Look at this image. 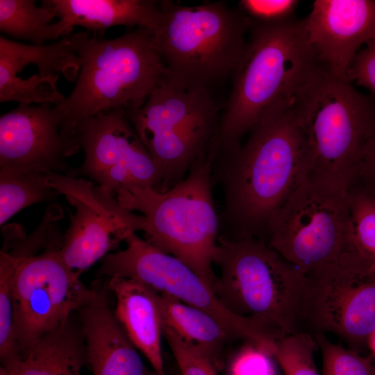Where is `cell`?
Listing matches in <instances>:
<instances>
[{
    "label": "cell",
    "instance_id": "obj_1",
    "mask_svg": "<svg viewBox=\"0 0 375 375\" xmlns=\"http://www.w3.org/2000/svg\"><path fill=\"white\" fill-rule=\"evenodd\" d=\"M249 133L212 163L223 194L219 235L264 241L272 217L308 176L307 155L292 105L269 110Z\"/></svg>",
    "mask_w": 375,
    "mask_h": 375
},
{
    "label": "cell",
    "instance_id": "obj_2",
    "mask_svg": "<svg viewBox=\"0 0 375 375\" xmlns=\"http://www.w3.org/2000/svg\"><path fill=\"white\" fill-rule=\"evenodd\" d=\"M249 31L208 149L213 161L237 149L242 138L267 112L291 105L322 67L308 42L302 19L251 24Z\"/></svg>",
    "mask_w": 375,
    "mask_h": 375
},
{
    "label": "cell",
    "instance_id": "obj_3",
    "mask_svg": "<svg viewBox=\"0 0 375 375\" xmlns=\"http://www.w3.org/2000/svg\"><path fill=\"white\" fill-rule=\"evenodd\" d=\"M212 184V160L207 152L167 191L132 187L116 194L122 208L142 215V231L149 243L182 261L212 288L219 236Z\"/></svg>",
    "mask_w": 375,
    "mask_h": 375
},
{
    "label": "cell",
    "instance_id": "obj_4",
    "mask_svg": "<svg viewBox=\"0 0 375 375\" xmlns=\"http://www.w3.org/2000/svg\"><path fill=\"white\" fill-rule=\"evenodd\" d=\"M162 11L152 44L165 67V76L183 87L215 93L236 68L247 44L249 23L225 1L185 6L159 1Z\"/></svg>",
    "mask_w": 375,
    "mask_h": 375
},
{
    "label": "cell",
    "instance_id": "obj_5",
    "mask_svg": "<svg viewBox=\"0 0 375 375\" xmlns=\"http://www.w3.org/2000/svg\"><path fill=\"white\" fill-rule=\"evenodd\" d=\"M212 289L225 308L276 340L299 333L306 274L265 241L219 235Z\"/></svg>",
    "mask_w": 375,
    "mask_h": 375
},
{
    "label": "cell",
    "instance_id": "obj_6",
    "mask_svg": "<svg viewBox=\"0 0 375 375\" xmlns=\"http://www.w3.org/2000/svg\"><path fill=\"white\" fill-rule=\"evenodd\" d=\"M153 31L138 27L114 39L87 36L80 44L76 85L56 105L65 126L76 133L81 121L100 112L140 108L165 73L152 44Z\"/></svg>",
    "mask_w": 375,
    "mask_h": 375
},
{
    "label": "cell",
    "instance_id": "obj_7",
    "mask_svg": "<svg viewBox=\"0 0 375 375\" xmlns=\"http://www.w3.org/2000/svg\"><path fill=\"white\" fill-rule=\"evenodd\" d=\"M305 144L308 176L348 185L375 133V99L322 67L292 103Z\"/></svg>",
    "mask_w": 375,
    "mask_h": 375
},
{
    "label": "cell",
    "instance_id": "obj_8",
    "mask_svg": "<svg viewBox=\"0 0 375 375\" xmlns=\"http://www.w3.org/2000/svg\"><path fill=\"white\" fill-rule=\"evenodd\" d=\"M224 106L214 92L181 86L163 75L142 107L125 112L161 173L162 192L207 153Z\"/></svg>",
    "mask_w": 375,
    "mask_h": 375
},
{
    "label": "cell",
    "instance_id": "obj_9",
    "mask_svg": "<svg viewBox=\"0 0 375 375\" xmlns=\"http://www.w3.org/2000/svg\"><path fill=\"white\" fill-rule=\"evenodd\" d=\"M348 185L307 176L269 222L266 243L304 274L349 247Z\"/></svg>",
    "mask_w": 375,
    "mask_h": 375
},
{
    "label": "cell",
    "instance_id": "obj_10",
    "mask_svg": "<svg viewBox=\"0 0 375 375\" xmlns=\"http://www.w3.org/2000/svg\"><path fill=\"white\" fill-rule=\"evenodd\" d=\"M306 274L299 333H333L359 352L375 331V269L347 253Z\"/></svg>",
    "mask_w": 375,
    "mask_h": 375
},
{
    "label": "cell",
    "instance_id": "obj_11",
    "mask_svg": "<svg viewBox=\"0 0 375 375\" xmlns=\"http://www.w3.org/2000/svg\"><path fill=\"white\" fill-rule=\"evenodd\" d=\"M60 248L27 254L1 250L13 268L14 326L21 356L96 295L97 288L85 286L79 277L81 273L63 261Z\"/></svg>",
    "mask_w": 375,
    "mask_h": 375
},
{
    "label": "cell",
    "instance_id": "obj_12",
    "mask_svg": "<svg viewBox=\"0 0 375 375\" xmlns=\"http://www.w3.org/2000/svg\"><path fill=\"white\" fill-rule=\"evenodd\" d=\"M126 248L105 256L97 271L99 277H124L137 280L159 293L212 315L235 337L272 356L275 340L251 321L239 317L220 301L212 288L176 257L156 248L135 233L124 241Z\"/></svg>",
    "mask_w": 375,
    "mask_h": 375
},
{
    "label": "cell",
    "instance_id": "obj_13",
    "mask_svg": "<svg viewBox=\"0 0 375 375\" xmlns=\"http://www.w3.org/2000/svg\"><path fill=\"white\" fill-rule=\"evenodd\" d=\"M47 176L50 185L75 209L59 249L69 268L82 273L142 231V215L122 208L108 189L83 178L55 172Z\"/></svg>",
    "mask_w": 375,
    "mask_h": 375
},
{
    "label": "cell",
    "instance_id": "obj_14",
    "mask_svg": "<svg viewBox=\"0 0 375 375\" xmlns=\"http://www.w3.org/2000/svg\"><path fill=\"white\" fill-rule=\"evenodd\" d=\"M81 147L56 105L19 103L0 117V171L68 174Z\"/></svg>",
    "mask_w": 375,
    "mask_h": 375
},
{
    "label": "cell",
    "instance_id": "obj_15",
    "mask_svg": "<svg viewBox=\"0 0 375 375\" xmlns=\"http://www.w3.org/2000/svg\"><path fill=\"white\" fill-rule=\"evenodd\" d=\"M302 22L320 65L348 81V71L360 48L375 39V1L316 0Z\"/></svg>",
    "mask_w": 375,
    "mask_h": 375
},
{
    "label": "cell",
    "instance_id": "obj_16",
    "mask_svg": "<svg viewBox=\"0 0 375 375\" xmlns=\"http://www.w3.org/2000/svg\"><path fill=\"white\" fill-rule=\"evenodd\" d=\"M78 311L92 375H158L148 369L112 310L108 283Z\"/></svg>",
    "mask_w": 375,
    "mask_h": 375
},
{
    "label": "cell",
    "instance_id": "obj_17",
    "mask_svg": "<svg viewBox=\"0 0 375 375\" xmlns=\"http://www.w3.org/2000/svg\"><path fill=\"white\" fill-rule=\"evenodd\" d=\"M76 134L85 158L81 166L67 175L85 176L103 186L124 169L135 131L125 111L111 110L81 121Z\"/></svg>",
    "mask_w": 375,
    "mask_h": 375
},
{
    "label": "cell",
    "instance_id": "obj_18",
    "mask_svg": "<svg viewBox=\"0 0 375 375\" xmlns=\"http://www.w3.org/2000/svg\"><path fill=\"white\" fill-rule=\"evenodd\" d=\"M107 283L117 299L115 315L128 337L158 375H166L158 292L133 278L114 276L109 278Z\"/></svg>",
    "mask_w": 375,
    "mask_h": 375
},
{
    "label": "cell",
    "instance_id": "obj_19",
    "mask_svg": "<svg viewBox=\"0 0 375 375\" xmlns=\"http://www.w3.org/2000/svg\"><path fill=\"white\" fill-rule=\"evenodd\" d=\"M42 4L56 12L61 36L72 34L75 26L102 34L115 26L147 28L159 26L162 11L153 0H45Z\"/></svg>",
    "mask_w": 375,
    "mask_h": 375
},
{
    "label": "cell",
    "instance_id": "obj_20",
    "mask_svg": "<svg viewBox=\"0 0 375 375\" xmlns=\"http://www.w3.org/2000/svg\"><path fill=\"white\" fill-rule=\"evenodd\" d=\"M88 365L85 340L79 323L71 317L41 337L7 375H81Z\"/></svg>",
    "mask_w": 375,
    "mask_h": 375
},
{
    "label": "cell",
    "instance_id": "obj_21",
    "mask_svg": "<svg viewBox=\"0 0 375 375\" xmlns=\"http://www.w3.org/2000/svg\"><path fill=\"white\" fill-rule=\"evenodd\" d=\"M158 302L162 322L221 369L229 344L239 340L235 335L210 314L169 294L158 292Z\"/></svg>",
    "mask_w": 375,
    "mask_h": 375
},
{
    "label": "cell",
    "instance_id": "obj_22",
    "mask_svg": "<svg viewBox=\"0 0 375 375\" xmlns=\"http://www.w3.org/2000/svg\"><path fill=\"white\" fill-rule=\"evenodd\" d=\"M89 31H79L46 45L26 44L0 37V77L17 76L25 67L35 65L40 77L62 74L76 81L81 66L78 49Z\"/></svg>",
    "mask_w": 375,
    "mask_h": 375
},
{
    "label": "cell",
    "instance_id": "obj_23",
    "mask_svg": "<svg viewBox=\"0 0 375 375\" xmlns=\"http://www.w3.org/2000/svg\"><path fill=\"white\" fill-rule=\"evenodd\" d=\"M57 17L52 8L34 0H0V30L15 38L42 45L45 41L61 36Z\"/></svg>",
    "mask_w": 375,
    "mask_h": 375
},
{
    "label": "cell",
    "instance_id": "obj_24",
    "mask_svg": "<svg viewBox=\"0 0 375 375\" xmlns=\"http://www.w3.org/2000/svg\"><path fill=\"white\" fill-rule=\"evenodd\" d=\"M60 194L48 181L47 174L0 171V224L21 210Z\"/></svg>",
    "mask_w": 375,
    "mask_h": 375
},
{
    "label": "cell",
    "instance_id": "obj_25",
    "mask_svg": "<svg viewBox=\"0 0 375 375\" xmlns=\"http://www.w3.org/2000/svg\"><path fill=\"white\" fill-rule=\"evenodd\" d=\"M348 198L350 233L347 253L358 256L375 269V197L349 185Z\"/></svg>",
    "mask_w": 375,
    "mask_h": 375
},
{
    "label": "cell",
    "instance_id": "obj_26",
    "mask_svg": "<svg viewBox=\"0 0 375 375\" xmlns=\"http://www.w3.org/2000/svg\"><path fill=\"white\" fill-rule=\"evenodd\" d=\"M12 274L10 259L0 252V359L5 368L15 365L22 358L14 326Z\"/></svg>",
    "mask_w": 375,
    "mask_h": 375
},
{
    "label": "cell",
    "instance_id": "obj_27",
    "mask_svg": "<svg viewBox=\"0 0 375 375\" xmlns=\"http://www.w3.org/2000/svg\"><path fill=\"white\" fill-rule=\"evenodd\" d=\"M58 78L59 75L40 77L38 74L28 78L18 76L0 77V102L58 105L65 99L56 88Z\"/></svg>",
    "mask_w": 375,
    "mask_h": 375
},
{
    "label": "cell",
    "instance_id": "obj_28",
    "mask_svg": "<svg viewBox=\"0 0 375 375\" xmlns=\"http://www.w3.org/2000/svg\"><path fill=\"white\" fill-rule=\"evenodd\" d=\"M317 347L315 339L310 335L290 334L275 341L273 357L285 375H319L313 357Z\"/></svg>",
    "mask_w": 375,
    "mask_h": 375
},
{
    "label": "cell",
    "instance_id": "obj_29",
    "mask_svg": "<svg viewBox=\"0 0 375 375\" xmlns=\"http://www.w3.org/2000/svg\"><path fill=\"white\" fill-rule=\"evenodd\" d=\"M321 349L323 360L322 375H374L375 365L369 358L359 352L335 344L325 334L313 336Z\"/></svg>",
    "mask_w": 375,
    "mask_h": 375
},
{
    "label": "cell",
    "instance_id": "obj_30",
    "mask_svg": "<svg viewBox=\"0 0 375 375\" xmlns=\"http://www.w3.org/2000/svg\"><path fill=\"white\" fill-rule=\"evenodd\" d=\"M296 0H241L238 9L251 24H274L294 19Z\"/></svg>",
    "mask_w": 375,
    "mask_h": 375
},
{
    "label": "cell",
    "instance_id": "obj_31",
    "mask_svg": "<svg viewBox=\"0 0 375 375\" xmlns=\"http://www.w3.org/2000/svg\"><path fill=\"white\" fill-rule=\"evenodd\" d=\"M162 334L173 353L181 375H217L216 369L205 356L185 343L163 322Z\"/></svg>",
    "mask_w": 375,
    "mask_h": 375
},
{
    "label": "cell",
    "instance_id": "obj_32",
    "mask_svg": "<svg viewBox=\"0 0 375 375\" xmlns=\"http://www.w3.org/2000/svg\"><path fill=\"white\" fill-rule=\"evenodd\" d=\"M274 358L249 342L231 356L228 375H277Z\"/></svg>",
    "mask_w": 375,
    "mask_h": 375
},
{
    "label": "cell",
    "instance_id": "obj_33",
    "mask_svg": "<svg viewBox=\"0 0 375 375\" xmlns=\"http://www.w3.org/2000/svg\"><path fill=\"white\" fill-rule=\"evenodd\" d=\"M347 80L375 95V39L358 52L348 71Z\"/></svg>",
    "mask_w": 375,
    "mask_h": 375
},
{
    "label": "cell",
    "instance_id": "obj_34",
    "mask_svg": "<svg viewBox=\"0 0 375 375\" xmlns=\"http://www.w3.org/2000/svg\"><path fill=\"white\" fill-rule=\"evenodd\" d=\"M349 185L357 186L375 197V133L362 148Z\"/></svg>",
    "mask_w": 375,
    "mask_h": 375
},
{
    "label": "cell",
    "instance_id": "obj_35",
    "mask_svg": "<svg viewBox=\"0 0 375 375\" xmlns=\"http://www.w3.org/2000/svg\"><path fill=\"white\" fill-rule=\"evenodd\" d=\"M367 347L372 351V354L375 356V331L369 337L367 342Z\"/></svg>",
    "mask_w": 375,
    "mask_h": 375
},
{
    "label": "cell",
    "instance_id": "obj_36",
    "mask_svg": "<svg viewBox=\"0 0 375 375\" xmlns=\"http://www.w3.org/2000/svg\"><path fill=\"white\" fill-rule=\"evenodd\" d=\"M0 375H7L5 369L2 366L0 367Z\"/></svg>",
    "mask_w": 375,
    "mask_h": 375
},
{
    "label": "cell",
    "instance_id": "obj_37",
    "mask_svg": "<svg viewBox=\"0 0 375 375\" xmlns=\"http://www.w3.org/2000/svg\"><path fill=\"white\" fill-rule=\"evenodd\" d=\"M374 375H375V369H374Z\"/></svg>",
    "mask_w": 375,
    "mask_h": 375
}]
</instances>
